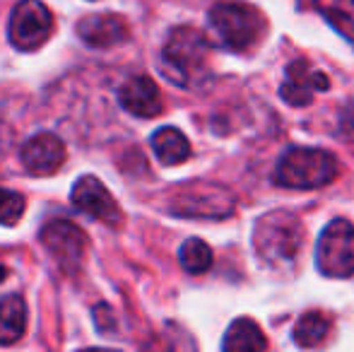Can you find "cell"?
I'll return each mask as SVG.
<instances>
[{"label": "cell", "instance_id": "obj_1", "mask_svg": "<svg viewBox=\"0 0 354 352\" xmlns=\"http://www.w3.org/2000/svg\"><path fill=\"white\" fill-rule=\"evenodd\" d=\"M304 246V227L287 210H275L258 217L253 227V249L270 268H287L297 261Z\"/></svg>", "mask_w": 354, "mask_h": 352}, {"label": "cell", "instance_id": "obj_2", "mask_svg": "<svg viewBox=\"0 0 354 352\" xmlns=\"http://www.w3.org/2000/svg\"><path fill=\"white\" fill-rule=\"evenodd\" d=\"M340 172L337 157L321 147H289L277 160L275 181L294 191L328 186Z\"/></svg>", "mask_w": 354, "mask_h": 352}, {"label": "cell", "instance_id": "obj_3", "mask_svg": "<svg viewBox=\"0 0 354 352\" xmlns=\"http://www.w3.org/2000/svg\"><path fill=\"white\" fill-rule=\"evenodd\" d=\"M210 44L201 29L176 27L162 48V73L174 85L188 87L207 66Z\"/></svg>", "mask_w": 354, "mask_h": 352}, {"label": "cell", "instance_id": "obj_4", "mask_svg": "<svg viewBox=\"0 0 354 352\" xmlns=\"http://www.w3.org/2000/svg\"><path fill=\"white\" fill-rule=\"evenodd\" d=\"M207 19L219 41L232 51L251 48L266 29V19L258 12V8L241 0H219L212 5Z\"/></svg>", "mask_w": 354, "mask_h": 352}, {"label": "cell", "instance_id": "obj_5", "mask_svg": "<svg viewBox=\"0 0 354 352\" xmlns=\"http://www.w3.org/2000/svg\"><path fill=\"white\" fill-rule=\"evenodd\" d=\"M169 210L178 217H198V220H222L234 210V196L219 183L193 181L178 186L171 198Z\"/></svg>", "mask_w": 354, "mask_h": 352}, {"label": "cell", "instance_id": "obj_6", "mask_svg": "<svg viewBox=\"0 0 354 352\" xmlns=\"http://www.w3.org/2000/svg\"><path fill=\"white\" fill-rule=\"evenodd\" d=\"M316 266L326 277L354 275V225L342 217L328 222L316 249Z\"/></svg>", "mask_w": 354, "mask_h": 352}, {"label": "cell", "instance_id": "obj_7", "mask_svg": "<svg viewBox=\"0 0 354 352\" xmlns=\"http://www.w3.org/2000/svg\"><path fill=\"white\" fill-rule=\"evenodd\" d=\"M53 34V12L41 0H19L10 15L8 39L17 51H37Z\"/></svg>", "mask_w": 354, "mask_h": 352}, {"label": "cell", "instance_id": "obj_8", "mask_svg": "<svg viewBox=\"0 0 354 352\" xmlns=\"http://www.w3.org/2000/svg\"><path fill=\"white\" fill-rule=\"evenodd\" d=\"M46 251L58 261L63 270L73 272L77 270L84 256V234L80 227H75L68 220H53L39 234Z\"/></svg>", "mask_w": 354, "mask_h": 352}, {"label": "cell", "instance_id": "obj_9", "mask_svg": "<svg viewBox=\"0 0 354 352\" xmlns=\"http://www.w3.org/2000/svg\"><path fill=\"white\" fill-rule=\"evenodd\" d=\"M330 80L326 73L316 71L306 58H297L287 66L280 97L292 106H308L318 92H328Z\"/></svg>", "mask_w": 354, "mask_h": 352}, {"label": "cell", "instance_id": "obj_10", "mask_svg": "<svg viewBox=\"0 0 354 352\" xmlns=\"http://www.w3.org/2000/svg\"><path fill=\"white\" fill-rule=\"evenodd\" d=\"M71 201L77 210H82L84 215L94 217V220L104 222H118L121 217V207L116 205L113 196L109 193V188L99 181L97 176H82L73 186Z\"/></svg>", "mask_w": 354, "mask_h": 352}, {"label": "cell", "instance_id": "obj_11", "mask_svg": "<svg viewBox=\"0 0 354 352\" xmlns=\"http://www.w3.org/2000/svg\"><path fill=\"white\" fill-rule=\"evenodd\" d=\"M63 162H66V145L53 133H39L29 138L22 147V165L29 174L48 176L61 169Z\"/></svg>", "mask_w": 354, "mask_h": 352}, {"label": "cell", "instance_id": "obj_12", "mask_svg": "<svg viewBox=\"0 0 354 352\" xmlns=\"http://www.w3.org/2000/svg\"><path fill=\"white\" fill-rule=\"evenodd\" d=\"M131 34L128 29V22L121 17V15H87V17L80 19L77 24V37L82 39L87 46L94 48H109L116 46V44H123Z\"/></svg>", "mask_w": 354, "mask_h": 352}, {"label": "cell", "instance_id": "obj_13", "mask_svg": "<svg viewBox=\"0 0 354 352\" xmlns=\"http://www.w3.org/2000/svg\"><path fill=\"white\" fill-rule=\"evenodd\" d=\"M118 102L128 113L140 118H152L162 111V94L152 77L133 75L118 89Z\"/></svg>", "mask_w": 354, "mask_h": 352}, {"label": "cell", "instance_id": "obj_14", "mask_svg": "<svg viewBox=\"0 0 354 352\" xmlns=\"http://www.w3.org/2000/svg\"><path fill=\"white\" fill-rule=\"evenodd\" d=\"M222 348L227 352H263L268 340L253 319H236L224 333Z\"/></svg>", "mask_w": 354, "mask_h": 352}, {"label": "cell", "instance_id": "obj_15", "mask_svg": "<svg viewBox=\"0 0 354 352\" xmlns=\"http://www.w3.org/2000/svg\"><path fill=\"white\" fill-rule=\"evenodd\" d=\"M27 328V304L19 295H8L0 299V345H12Z\"/></svg>", "mask_w": 354, "mask_h": 352}, {"label": "cell", "instance_id": "obj_16", "mask_svg": "<svg viewBox=\"0 0 354 352\" xmlns=\"http://www.w3.org/2000/svg\"><path fill=\"white\" fill-rule=\"evenodd\" d=\"M152 150L162 165H181L191 157V142L178 128L164 126L152 136Z\"/></svg>", "mask_w": 354, "mask_h": 352}, {"label": "cell", "instance_id": "obj_17", "mask_svg": "<svg viewBox=\"0 0 354 352\" xmlns=\"http://www.w3.org/2000/svg\"><path fill=\"white\" fill-rule=\"evenodd\" d=\"M330 328H333V321L323 311H306L294 324L292 338L299 348H318L321 343H326Z\"/></svg>", "mask_w": 354, "mask_h": 352}, {"label": "cell", "instance_id": "obj_18", "mask_svg": "<svg viewBox=\"0 0 354 352\" xmlns=\"http://www.w3.org/2000/svg\"><path fill=\"white\" fill-rule=\"evenodd\" d=\"M313 5L335 32L354 44V0H313Z\"/></svg>", "mask_w": 354, "mask_h": 352}, {"label": "cell", "instance_id": "obj_19", "mask_svg": "<svg viewBox=\"0 0 354 352\" xmlns=\"http://www.w3.org/2000/svg\"><path fill=\"white\" fill-rule=\"evenodd\" d=\"M178 261L193 275H201V272L210 270L212 266V249L203 239H186L178 249Z\"/></svg>", "mask_w": 354, "mask_h": 352}, {"label": "cell", "instance_id": "obj_20", "mask_svg": "<svg viewBox=\"0 0 354 352\" xmlns=\"http://www.w3.org/2000/svg\"><path fill=\"white\" fill-rule=\"evenodd\" d=\"M24 207H27V201L22 193L0 188V225H17Z\"/></svg>", "mask_w": 354, "mask_h": 352}, {"label": "cell", "instance_id": "obj_21", "mask_svg": "<svg viewBox=\"0 0 354 352\" xmlns=\"http://www.w3.org/2000/svg\"><path fill=\"white\" fill-rule=\"evenodd\" d=\"M8 138H10L8 128L0 126V155H5V150H8Z\"/></svg>", "mask_w": 354, "mask_h": 352}, {"label": "cell", "instance_id": "obj_22", "mask_svg": "<svg viewBox=\"0 0 354 352\" xmlns=\"http://www.w3.org/2000/svg\"><path fill=\"white\" fill-rule=\"evenodd\" d=\"M5 275H8V270H5V266H0V282L5 280Z\"/></svg>", "mask_w": 354, "mask_h": 352}]
</instances>
